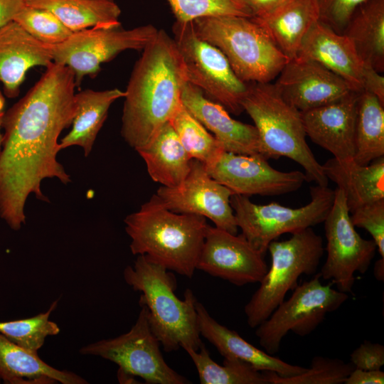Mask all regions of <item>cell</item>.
<instances>
[{
	"mask_svg": "<svg viewBox=\"0 0 384 384\" xmlns=\"http://www.w3.org/2000/svg\"><path fill=\"white\" fill-rule=\"evenodd\" d=\"M75 87L73 72L52 62L27 93L4 112L0 217L12 230L26 223L24 207L30 194L48 202L41 188L43 179L71 181L56 157L58 137L75 117Z\"/></svg>",
	"mask_w": 384,
	"mask_h": 384,
	"instance_id": "1",
	"label": "cell"
},
{
	"mask_svg": "<svg viewBox=\"0 0 384 384\" xmlns=\"http://www.w3.org/2000/svg\"><path fill=\"white\" fill-rule=\"evenodd\" d=\"M186 81L174 38L158 30L135 63L124 91L121 135L129 146L137 150L156 136L181 105Z\"/></svg>",
	"mask_w": 384,
	"mask_h": 384,
	"instance_id": "2",
	"label": "cell"
},
{
	"mask_svg": "<svg viewBox=\"0 0 384 384\" xmlns=\"http://www.w3.org/2000/svg\"><path fill=\"white\" fill-rule=\"evenodd\" d=\"M124 222L133 255L193 277L208 226L205 217L173 212L154 194Z\"/></svg>",
	"mask_w": 384,
	"mask_h": 384,
	"instance_id": "3",
	"label": "cell"
},
{
	"mask_svg": "<svg viewBox=\"0 0 384 384\" xmlns=\"http://www.w3.org/2000/svg\"><path fill=\"white\" fill-rule=\"evenodd\" d=\"M123 276L128 285L142 293L139 304L147 308L151 330L166 352L180 347L199 349L203 343L197 322V300L191 289L185 291L183 300L179 299L175 294L174 275L142 255L137 256L133 266L124 269Z\"/></svg>",
	"mask_w": 384,
	"mask_h": 384,
	"instance_id": "4",
	"label": "cell"
},
{
	"mask_svg": "<svg viewBox=\"0 0 384 384\" xmlns=\"http://www.w3.org/2000/svg\"><path fill=\"white\" fill-rule=\"evenodd\" d=\"M258 132L266 159L284 156L305 171L306 181L328 186V178L306 141L301 112L285 102L274 84L247 83L242 101Z\"/></svg>",
	"mask_w": 384,
	"mask_h": 384,
	"instance_id": "5",
	"label": "cell"
},
{
	"mask_svg": "<svg viewBox=\"0 0 384 384\" xmlns=\"http://www.w3.org/2000/svg\"><path fill=\"white\" fill-rule=\"evenodd\" d=\"M197 35L218 48L245 83L271 82L289 59L252 18L206 16L193 21Z\"/></svg>",
	"mask_w": 384,
	"mask_h": 384,
	"instance_id": "6",
	"label": "cell"
},
{
	"mask_svg": "<svg viewBox=\"0 0 384 384\" xmlns=\"http://www.w3.org/2000/svg\"><path fill=\"white\" fill-rule=\"evenodd\" d=\"M271 265L260 287L244 308L250 327L256 328L284 300L303 275L314 274L323 257L321 237L311 227L292 233L283 241H272L267 248Z\"/></svg>",
	"mask_w": 384,
	"mask_h": 384,
	"instance_id": "7",
	"label": "cell"
},
{
	"mask_svg": "<svg viewBox=\"0 0 384 384\" xmlns=\"http://www.w3.org/2000/svg\"><path fill=\"white\" fill-rule=\"evenodd\" d=\"M310 194V202L297 208L275 202L258 205L239 194L232 195L230 205L241 234L255 250L265 255L270 243L282 234H292L324 221L334 200V190L316 185L311 187Z\"/></svg>",
	"mask_w": 384,
	"mask_h": 384,
	"instance_id": "8",
	"label": "cell"
},
{
	"mask_svg": "<svg viewBox=\"0 0 384 384\" xmlns=\"http://www.w3.org/2000/svg\"><path fill=\"white\" fill-rule=\"evenodd\" d=\"M131 329L117 337L100 340L80 348L82 355L100 356L119 366L120 383L134 381L137 376L149 384H188L191 382L172 369L164 361L160 342L152 333L148 309L141 306Z\"/></svg>",
	"mask_w": 384,
	"mask_h": 384,
	"instance_id": "9",
	"label": "cell"
},
{
	"mask_svg": "<svg viewBox=\"0 0 384 384\" xmlns=\"http://www.w3.org/2000/svg\"><path fill=\"white\" fill-rule=\"evenodd\" d=\"M172 31L187 81L198 87L206 97L224 107L229 113L235 115L242 113L244 111L242 101L247 83L235 74L223 53L197 35L193 21H176Z\"/></svg>",
	"mask_w": 384,
	"mask_h": 384,
	"instance_id": "10",
	"label": "cell"
},
{
	"mask_svg": "<svg viewBox=\"0 0 384 384\" xmlns=\"http://www.w3.org/2000/svg\"><path fill=\"white\" fill-rule=\"evenodd\" d=\"M320 279L317 273L297 285L291 297L256 327L255 335L267 353L275 354L289 331L299 336L310 334L327 314L337 310L348 299L347 293L334 289L331 283L323 284Z\"/></svg>",
	"mask_w": 384,
	"mask_h": 384,
	"instance_id": "11",
	"label": "cell"
},
{
	"mask_svg": "<svg viewBox=\"0 0 384 384\" xmlns=\"http://www.w3.org/2000/svg\"><path fill=\"white\" fill-rule=\"evenodd\" d=\"M151 24L131 29L90 28L74 32L63 43L48 45L53 62L68 66L74 73L76 87L85 76L95 78L101 65L127 50H142L156 36Z\"/></svg>",
	"mask_w": 384,
	"mask_h": 384,
	"instance_id": "12",
	"label": "cell"
},
{
	"mask_svg": "<svg viewBox=\"0 0 384 384\" xmlns=\"http://www.w3.org/2000/svg\"><path fill=\"white\" fill-rule=\"evenodd\" d=\"M334 191L333 204L323 222L327 256L319 274L348 294L352 292L355 273L365 274L368 270L377 246L373 239H364L357 233L342 191L337 188Z\"/></svg>",
	"mask_w": 384,
	"mask_h": 384,
	"instance_id": "13",
	"label": "cell"
},
{
	"mask_svg": "<svg viewBox=\"0 0 384 384\" xmlns=\"http://www.w3.org/2000/svg\"><path fill=\"white\" fill-rule=\"evenodd\" d=\"M233 192L214 180L205 165L191 159V169L177 187L161 186L155 193L169 210L177 213L198 215L210 219L215 226L238 234L234 211L230 205Z\"/></svg>",
	"mask_w": 384,
	"mask_h": 384,
	"instance_id": "14",
	"label": "cell"
},
{
	"mask_svg": "<svg viewBox=\"0 0 384 384\" xmlns=\"http://www.w3.org/2000/svg\"><path fill=\"white\" fill-rule=\"evenodd\" d=\"M209 175L233 194L277 196L298 190L306 181L299 171L283 172L272 168L260 155L223 151L206 167Z\"/></svg>",
	"mask_w": 384,
	"mask_h": 384,
	"instance_id": "15",
	"label": "cell"
},
{
	"mask_svg": "<svg viewBox=\"0 0 384 384\" xmlns=\"http://www.w3.org/2000/svg\"><path fill=\"white\" fill-rule=\"evenodd\" d=\"M264 257L242 234L208 225L196 269L243 286L264 277L268 270Z\"/></svg>",
	"mask_w": 384,
	"mask_h": 384,
	"instance_id": "16",
	"label": "cell"
},
{
	"mask_svg": "<svg viewBox=\"0 0 384 384\" xmlns=\"http://www.w3.org/2000/svg\"><path fill=\"white\" fill-rule=\"evenodd\" d=\"M277 77L274 84L282 97L300 112L332 103L354 91L343 78L309 60H289Z\"/></svg>",
	"mask_w": 384,
	"mask_h": 384,
	"instance_id": "17",
	"label": "cell"
},
{
	"mask_svg": "<svg viewBox=\"0 0 384 384\" xmlns=\"http://www.w3.org/2000/svg\"><path fill=\"white\" fill-rule=\"evenodd\" d=\"M360 92L352 91L336 102L301 112L306 136L338 160L353 159Z\"/></svg>",
	"mask_w": 384,
	"mask_h": 384,
	"instance_id": "18",
	"label": "cell"
},
{
	"mask_svg": "<svg viewBox=\"0 0 384 384\" xmlns=\"http://www.w3.org/2000/svg\"><path fill=\"white\" fill-rule=\"evenodd\" d=\"M181 102L213 134L225 151L262 156L255 127L232 118L224 107L206 97L188 81L183 86Z\"/></svg>",
	"mask_w": 384,
	"mask_h": 384,
	"instance_id": "19",
	"label": "cell"
},
{
	"mask_svg": "<svg viewBox=\"0 0 384 384\" xmlns=\"http://www.w3.org/2000/svg\"><path fill=\"white\" fill-rule=\"evenodd\" d=\"M295 58L315 61L343 78L353 90L363 91L364 63L353 42L319 21L305 36Z\"/></svg>",
	"mask_w": 384,
	"mask_h": 384,
	"instance_id": "20",
	"label": "cell"
},
{
	"mask_svg": "<svg viewBox=\"0 0 384 384\" xmlns=\"http://www.w3.org/2000/svg\"><path fill=\"white\" fill-rule=\"evenodd\" d=\"M52 62L48 44L33 38L16 22L0 28V82L7 97L18 95L31 68H46Z\"/></svg>",
	"mask_w": 384,
	"mask_h": 384,
	"instance_id": "21",
	"label": "cell"
},
{
	"mask_svg": "<svg viewBox=\"0 0 384 384\" xmlns=\"http://www.w3.org/2000/svg\"><path fill=\"white\" fill-rule=\"evenodd\" d=\"M196 310L201 336L211 343L224 358L239 360L258 371H271L282 377L297 375L306 370V368L284 362L252 345L236 331L215 321L198 301Z\"/></svg>",
	"mask_w": 384,
	"mask_h": 384,
	"instance_id": "22",
	"label": "cell"
},
{
	"mask_svg": "<svg viewBox=\"0 0 384 384\" xmlns=\"http://www.w3.org/2000/svg\"><path fill=\"white\" fill-rule=\"evenodd\" d=\"M252 18L292 60L306 34L319 21V11L315 0H287L269 14Z\"/></svg>",
	"mask_w": 384,
	"mask_h": 384,
	"instance_id": "23",
	"label": "cell"
},
{
	"mask_svg": "<svg viewBox=\"0 0 384 384\" xmlns=\"http://www.w3.org/2000/svg\"><path fill=\"white\" fill-rule=\"evenodd\" d=\"M327 178L342 191L351 213L366 204L384 199V159L379 158L368 165L353 159L327 160L322 165Z\"/></svg>",
	"mask_w": 384,
	"mask_h": 384,
	"instance_id": "24",
	"label": "cell"
},
{
	"mask_svg": "<svg viewBox=\"0 0 384 384\" xmlns=\"http://www.w3.org/2000/svg\"><path fill=\"white\" fill-rule=\"evenodd\" d=\"M0 380L9 384H85L78 375L55 368L0 334Z\"/></svg>",
	"mask_w": 384,
	"mask_h": 384,
	"instance_id": "25",
	"label": "cell"
},
{
	"mask_svg": "<svg viewBox=\"0 0 384 384\" xmlns=\"http://www.w3.org/2000/svg\"><path fill=\"white\" fill-rule=\"evenodd\" d=\"M151 178L168 188L179 186L191 169V159L168 122L146 146L136 150Z\"/></svg>",
	"mask_w": 384,
	"mask_h": 384,
	"instance_id": "26",
	"label": "cell"
},
{
	"mask_svg": "<svg viewBox=\"0 0 384 384\" xmlns=\"http://www.w3.org/2000/svg\"><path fill=\"white\" fill-rule=\"evenodd\" d=\"M124 95V91L118 88L101 91L86 89L76 93L72 129L59 142L60 150L78 146L82 148L85 156H87L107 117L110 106Z\"/></svg>",
	"mask_w": 384,
	"mask_h": 384,
	"instance_id": "27",
	"label": "cell"
},
{
	"mask_svg": "<svg viewBox=\"0 0 384 384\" xmlns=\"http://www.w3.org/2000/svg\"><path fill=\"white\" fill-rule=\"evenodd\" d=\"M364 65L384 71V0H366L351 15L343 32Z\"/></svg>",
	"mask_w": 384,
	"mask_h": 384,
	"instance_id": "28",
	"label": "cell"
},
{
	"mask_svg": "<svg viewBox=\"0 0 384 384\" xmlns=\"http://www.w3.org/2000/svg\"><path fill=\"white\" fill-rule=\"evenodd\" d=\"M28 6L45 9L56 16L68 28L77 32L90 28L121 26V9L107 0H24Z\"/></svg>",
	"mask_w": 384,
	"mask_h": 384,
	"instance_id": "29",
	"label": "cell"
},
{
	"mask_svg": "<svg viewBox=\"0 0 384 384\" xmlns=\"http://www.w3.org/2000/svg\"><path fill=\"white\" fill-rule=\"evenodd\" d=\"M384 155V105L373 95L359 94L353 160L368 165Z\"/></svg>",
	"mask_w": 384,
	"mask_h": 384,
	"instance_id": "30",
	"label": "cell"
},
{
	"mask_svg": "<svg viewBox=\"0 0 384 384\" xmlns=\"http://www.w3.org/2000/svg\"><path fill=\"white\" fill-rule=\"evenodd\" d=\"M194 363L201 384H269L265 374L236 359L215 362L203 343L198 350L183 348Z\"/></svg>",
	"mask_w": 384,
	"mask_h": 384,
	"instance_id": "31",
	"label": "cell"
},
{
	"mask_svg": "<svg viewBox=\"0 0 384 384\" xmlns=\"http://www.w3.org/2000/svg\"><path fill=\"white\" fill-rule=\"evenodd\" d=\"M169 122L190 158L199 161L206 167L214 164L225 151L222 144L182 103Z\"/></svg>",
	"mask_w": 384,
	"mask_h": 384,
	"instance_id": "32",
	"label": "cell"
},
{
	"mask_svg": "<svg viewBox=\"0 0 384 384\" xmlns=\"http://www.w3.org/2000/svg\"><path fill=\"white\" fill-rule=\"evenodd\" d=\"M56 306L55 301L48 311L33 317L0 321V334L21 347L38 353L46 337L57 335L60 331L57 324L50 320Z\"/></svg>",
	"mask_w": 384,
	"mask_h": 384,
	"instance_id": "33",
	"label": "cell"
},
{
	"mask_svg": "<svg viewBox=\"0 0 384 384\" xmlns=\"http://www.w3.org/2000/svg\"><path fill=\"white\" fill-rule=\"evenodd\" d=\"M354 369L351 362L315 356L311 360L310 367L297 375L282 377L271 371L263 373L269 384H343Z\"/></svg>",
	"mask_w": 384,
	"mask_h": 384,
	"instance_id": "34",
	"label": "cell"
},
{
	"mask_svg": "<svg viewBox=\"0 0 384 384\" xmlns=\"http://www.w3.org/2000/svg\"><path fill=\"white\" fill-rule=\"evenodd\" d=\"M176 21L188 22L206 16H238L252 18L245 0H166Z\"/></svg>",
	"mask_w": 384,
	"mask_h": 384,
	"instance_id": "35",
	"label": "cell"
},
{
	"mask_svg": "<svg viewBox=\"0 0 384 384\" xmlns=\"http://www.w3.org/2000/svg\"><path fill=\"white\" fill-rule=\"evenodd\" d=\"M14 21L38 41L48 45L63 43L74 32L45 9L25 4Z\"/></svg>",
	"mask_w": 384,
	"mask_h": 384,
	"instance_id": "36",
	"label": "cell"
},
{
	"mask_svg": "<svg viewBox=\"0 0 384 384\" xmlns=\"http://www.w3.org/2000/svg\"><path fill=\"white\" fill-rule=\"evenodd\" d=\"M355 227L366 230L376 244L380 258L384 259V199L362 206L350 213Z\"/></svg>",
	"mask_w": 384,
	"mask_h": 384,
	"instance_id": "37",
	"label": "cell"
},
{
	"mask_svg": "<svg viewBox=\"0 0 384 384\" xmlns=\"http://www.w3.org/2000/svg\"><path fill=\"white\" fill-rule=\"evenodd\" d=\"M366 0H315L319 11V21L343 33L356 9Z\"/></svg>",
	"mask_w": 384,
	"mask_h": 384,
	"instance_id": "38",
	"label": "cell"
},
{
	"mask_svg": "<svg viewBox=\"0 0 384 384\" xmlns=\"http://www.w3.org/2000/svg\"><path fill=\"white\" fill-rule=\"evenodd\" d=\"M350 362L358 369L381 370L384 366V346L365 341L351 353Z\"/></svg>",
	"mask_w": 384,
	"mask_h": 384,
	"instance_id": "39",
	"label": "cell"
},
{
	"mask_svg": "<svg viewBox=\"0 0 384 384\" xmlns=\"http://www.w3.org/2000/svg\"><path fill=\"white\" fill-rule=\"evenodd\" d=\"M363 91L375 95L384 105V77L369 65H364Z\"/></svg>",
	"mask_w": 384,
	"mask_h": 384,
	"instance_id": "40",
	"label": "cell"
},
{
	"mask_svg": "<svg viewBox=\"0 0 384 384\" xmlns=\"http://www.w3.org/2000/svg\"><path fill=\"white\" fill-rule=\"evenodd\" d=\"M384 372L381 370H367L355 368L347 377L344 384H383Z\"/></svg>",
	"mask_w": 384,
	"mask_h": 384,
	"instance_id": "41",
	"label": "cell"
},
{
	"mask_svg": "<svg viewBox=\"0 0 384 384\" xmlns=\"http://www.w3.org/2000/svg\"><path fill=\"white\" fill-rule=\"evenodd\" d=\"M25 4L24 0H0V28L13 21Z\"/></svg>",
	"mask_w": 384,
	"mask_h": 384,
	"instance_id": "42",
	"label": "cell"
},
{
	"mask_svg": "<svg viewBox=\"0 0 384 384\" xmlns=\"http://www.w3.org/2000/svg\"><path fill=\"white\" fill-rule=\"evenodd\" d=\"M287 0H245L253 17H260L274 10Z\"/></svg>",
	"mask_w": 384,
	"mask_h": 384,
	"instance_id": "43",
	"label": "cell"
},
{
	"mask_svg": "<svg viewBox=\"0 0 384 384\" xmlns=\"http://www.w3.org/2000/svg\"><path fill=\"white\" fill-rule=\"evenodd\" d=\"M374 275L376 279L383 281L384 279V259H379L375 264Z\"/></svg>",
	"mask_w": 384,
	"mask_h": 384,
	"instance_id": "44",
	"label": "cell"
},
{
	"mask_svg": "<svg viewBox=\"0 0 384 384\" xmlns=\"http://www.w3.org/2000/svg\"><path fill=\"white\" fill-rule=\"evenodd\" d=\"M4 112V111L0 112V152H1V150L2 141H3V134L1 132V129H2L1 124H2V119H3Z\"/></svg>",
	"mask_w": 384,
	"mask_h": 384,
	"instance_id": "45",
	"label": "cell"
},
{
	"mask_svg": "<svg viewBox=\"0 0 384 384\" xmlns=\"http://www.w3.org/2000/svg\"><path fill=\"white\" fill-rule=\"evenodd\" d=\"M4 106H5V98H4V94L2 93L0 89V112L4 111Z\"/></svg>",
	"mask_w": 384,
	"mask_h": 384,
	"instance_id": "46",
	"label": "cell"
},
{
	"mask_svg": "<svg viewBox=\"0 0 384 384\" xmlns=\"http://www.w3.org/2000/svg\"><path fill=\"white\" fill-rule=\"evenodd\" d=\"M107 1H114V0H107Z\"/></svg>",
	"mask_w": 384,
	"mask_h": 384,
	"instance_id": "47",
	"label": "cell"
}]
</instances>
